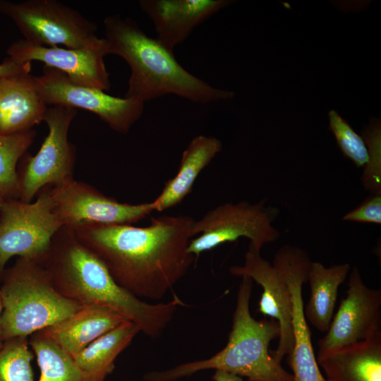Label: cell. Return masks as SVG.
I'll return each instance as SVG.
<instances>
[{"label": "cell", "instance_id": "cell-1", "mask_svg": "<svg viewBox=\"0 0 381 381\" xmlns=\"http://www.w3.org/2000/svg\"><path fill=\"white\" fill-rule=\"evenodd\" d=\"M193 222L187 215H162L152 217L145 227L85 224L69 229L121 287L140 298L159 300L194 260L188 250Z\"/></svg>", "mask_w": 381, "mask_h": 381}, {"label": "cell", "instance_id": "cell-2", "mask_svg": "<svg viewBox=\"0 0 381 381\" xmlns=\"http://www.w3.org/2000/svg\"><path fill=\"white\" fill-rule=\"evenodd\" d=\"M41 263L62 296L82 305L109 308L151 338L162 334L182 304L177 297L151 304L134 296L116 283L103 262L66 226L54 236Z\"/></svg>", "mask_w": 381, "mask_h": 381}, {"label": "cell", "instance_id": "cell-3", "mask_svg": "<svg viewBox=\"0 0 381 381\" xmlns=\"http://www.w3.org/2000/svg\"><path fill=\"white\" fill-rule=\"evenodd\" d=\"M104 28L109 54L121 57L131 69L124 97L144 104L167 95L198 104L234 97V92L214 87L189 73L174 52L147 35L133 20L109 15Z\"/></svg>", "mask_w": 381, "mask_h": 381}, {"label": "cell", "instance_id": "cell-4", "mask_svg": "<svg viewBox=\"0 0 381 381\" xmlns=\"http://www.w3.org/2000/svg\"><path fill=\"white\" fill-rule=\"evenodd\" d=\"M241 278L226 345L207 359L149 372L144 375L145 380L175 381L201 370H214L246 377L248 381H293L292 374L269 352L271 341L279 338V324L272 318L258 320L252 317L249 303L253 281L248 277Z\"/></svg>", "mask_w": 381, "mask_h": 381}, {"label": "cell", "instance_id": "cell-5", "mask_svg": "<svg viewBox=\"0 0 381 381\" xmlns=\"http://www.w3.org/2000/svg\"><path fill=\"white\" fill-rule=\"evenodd\" d=\"M4 341L27 337L67 318L82 306L62 296L44 265L18 258L0 274Z\"/></svg>", "mask_w": 381, "mask_h": 381}, {"label": "cell", "instance_id": "cell-6", "mask_svg": "<svg viewBox=\"0 0 381 381\" xmlns=\"http://www.w3.org/2000/svg\"><path fill=\"white\" fill-rule=\"evenodd\" d=\"M0 13L16 25L24 40L45 47L80 49L99 44L96 25L56 0L0 1Z\"/></svg>", "mask_w": 381, "mask_h": 381}, {"label": "cell", "instance_id": "cell-7", "mask_svg": "<svg viewBox=\"0 0 381 381\" xmlns=\"http://www.w3.org/2000/svg\"><path fill=\"white\" fill-rule=\"evenodd\" d=\"M62 226L47 187L35 202L4 200L0 208V274L15 256L42 262Z\"/></svg>", "mask_w": 381, "mask_h": 381}, {"label": "cell", "instance_id": "cell-8", "mask_svg": "<svg viewBox=\"0 0 381 381\" xmlns=\"http://www.w3.org/2000/svg\"><path fill=\"white\" fill-rule=\"evenodd\" d=\"M266 200L251 204L241 201L226 202L208 211L192 226L188 252L199 255L218 246L236 241L241 237L249 239V248L260 252L267 243L274 242L279 232L272 225L279 211L266 205Z\"/></svg>", "mask_w": 381, "mask_h": 381}, {"label": "cell", "instance_id": "cell-9", "mask_svg": "<svg viewBox=\"0 0 381 381\" xmlns=\"http://www.w3.org/2000/svg\"><path fill=\"white\" fill-rule=\"evenodd\" d=\"M76 113V109L70 107H48L44 119L48 134L37 154L25 153L17 169L19 200L30 202L44 188L57 187L73 179L75 150L68 135Z\"/></svg>", "mask_w": 381, "mask_h": 381}, {"label": "cell", "instance_id": "cell-10", "mask_svg": "<svg viewBox=\"0 0 381 381\" xmlns=\"http://www.w3.org/2000/svg\"><path fill=\"white\" fill-rule=\"evenodd\" d=\"M35 87L48 106L82 109L96 114L114 131L126 134L141 117L145 104L111 96L105 91L78 85L54 68L44 66L34 75Z\"/></svg>", "mask_w": 381, "mask_h": 381}, {"label": "cell", "instance_id": "cell-11", "mask_svg": "<svg viewBox=\"0 0 381 381\" xmlns=\"http://www.w3.org/2000/svg\"><path fill=\"white\" fill-rule=\"evenodd\" d=\"M49 192L62 226L68 228L85 224H132L154 211L152 202H120L74 179L49 188Z\"/></svg>", "mask_w": 381, "mask_h": 381}, {"label": "cell", "instance_id": "cell-12", "mask_svg": "<svg viewBox=\"0 0 381 381\" xmlns=\"http://www.w3.org/2000/svg\"><path fill=\"white\" fill-rule=\"evenodd\" d=\"M311 262L303 249L285 245L275 253L272 263L287 284L291 295L294 345L287 356V363L293 372V381H328L318 363L303 312L302 289L308 281Z\"/></svg>", "mask_w": 381, "mask_h": 381}, {"label": "cell", "instance_id": "cell-13", "mask_svg": "<svg viewBox=\"0 0 381 381\" xmlns=\"http://www.w3.org/2000/svg\"><path fill=\"white\" fill-rule=\"evenodd\" d=\"M346 296L318 341L317 357L327 355L381 333V291L368 287L356 267L349 272Z\"/></svg>", "mask_w": 381, "mask_h": 381}, {"label": "cell", "instance_id": "cell-14", "mask_svg": "<svg viewBox=\"0 0 381 381\" xmlns=\"http://www.w3.org/2000/svg\"><path fill=\"white\" fill-rule=\"evenodd\" d=\"M8 57L20 63L41 61L44 66L65 73L74 83L108 91L111 83L104 64L109 54L107 44L80 49L45 47L31 44L23 39L12 43L7 49Z\"/></svg>", "mask_w": 381, "mask_h": 381}, {"label": "cell", "instance_id": "cell-15", "mask_svg": "<svg viewBox=\"0 0 381 381\" xmlns=\"http://www.w3.org/2000/svg\"><path fill=\"white\" fill-rule=\"evenodd\" d=\"M229 272L236 277H248L262 286L258 311L279 324V342L271 355L281 363L290 355L294 345L293 303L287 284L273 264L264 259L260 252L249 248L244 264L231 267Z\"/></svg>", "mask_w": 381, "mask_h": 381}, {"label": "cell", "instance_id": "cell-16", "mask_svg": "<svg viewBox=\"0 0 381 381\" xmlns=\"http://www.w3.org/2000/svg\"><path fill=\"white\" fill-rule=\"evenodd\" d=\"M231 2L229 0H141L139 6L152 20L156 39L174 52L196 27Z\"/></svg>", "mask_w": 381, "mask_h": 381}, {"label": "cell", "instance_id": "cell-17", "mask_svg": "<svg viewBox=\"0 0 381 381\" xmlns=\"http://www.w3.org/2000/svg\"><path fill=\"white\" fill-rule=\"evenodd\" d=\"M47 108L30 73L0 78V133L32 129L44 121Z\"/></svg>", "mask_w": 381, "mask_h": 381}, {"label": "cell", "instance_id": "cell-18", "mask_svg": "<svg viewBox=\"0 0 381 381\" xmlns=\"http://www.w3.org/2000/svg\"><path fill=\"white\" fill-rule=\"evenodd\" d=\"M128 320L97 305H82L67 318L42 330L72 357L93 341Z\"/></svg>", "mask_w": 381, "mask_h": 381}, {"label": "cell", "instance_id": "cell-19", "mask_svg": "<svg viewBox=\"0 0 381 381\" xmlns=\"http://www.w3.org/2000/svg\"><path fill=\"white\" fill-rule=\"evenodd\" d=\"M316 358L328 381H381V333Z\"/></svg>", "mask_w": 381, "mask_h": 381}, {"label": "cell", "instance_id": "cell-20", "mask_svg": "<svg viewBox=\"0 0 381 381\" xmlns=\"http://www.w3.org/2000/svg\"><path fill=\"white\" fill-rule=\"evenodd\" d=\"M222 148L221 141L214 137L199 135L193 138L183 152L176 174L167 181L160 194L152 201L154 211H164L179 204Z\"/></svg>", "mask_w": 381, "mask_h": 381}, {"label": "cell", "instance_id": "cell-21", "mask_svg": "<svg viewBox=\"0 0 381 381\" xmlns=\"http://www.w3.org/2000/svg\"><path fill=\"white\" fill-rule=\"evenodd\" d=\"M348 263L329 267L319 262L310 266L308 281L310 297L303 308L306 319L318 330L326 332L334 314L339 286L350 272Z\"/></svg>", "mask_w": 381, "mask_h": 381}, {"label": "cell", "instance_id": "cell-22", "mask_svg": "<svg viewBox=\"0 0 381 381\" xmlns=\"http://www.w3.org/2000/svg\"><path fill=\"white\" fill-rule=\"evenodd\" d=\"M140 332L135 323L126 320L73 356L83 381H104L112 373L117 356Z\"/></svg>", "mask_w": 381, "mask_h": 381}, {"label": "cell", "instance_id": "cell-23", "mask_svg": "<svg viewBox=\"0 0 381 381\" xmlns=\"http://www.w3.org/2000/svg\"><path fill=\"white\" fill-rule=\"evenodd\" d=\"M29 344L40 370L38 381H83L73 357L42 330L30 335Z\"/></svg>", "mask_w": 381, "mask_h": 381}, {"label": "cell", "instance_id": "cell-24", "mask_svg": "<svg viewBox=\"0 0 381 381\" xmlns=\"http://www.w3.org/2000/svg\"><path fill=\"white\" fill-rule=\"evenodd\" d=\"M34 129L13 133H0V192L4 200L19 199L18 164L33 143Z\"/></svg>", "mask_w": 381, "mask_h": 381}, {"label": "cell", "instance_id": "cell-25", "mask_svg": "<svg viewBox=\"0 0 381 381\" xmlns=\"http://www.w3.org/2000/svg\"><path fill=\"white\" fill-rule=\"evenodd\" d=\"M32 358L27 337L4 341L0 349V381H35Z\"/></svg>", "mask_w": 381, "mask_h": 381}, {"label": "cell", "instance_id": "cell-26", "mask_svg": "<svg viewBox=\"0 0 381 381\" xmlns=\"http://www.w3.org/2000/svg\"><path fill=\"white\" fill-rule=\"evenodd\" d=\"M329 129L334 135L343 155L357 167H365L369 160L364 139L335 110L329 111Z\"/></svg>", "mask_w": 381, "mask_h": 381}, {"label": "cell", "instance_id": "cell-27", "mask_svg": "<svg viewBox=\"0 0 381 381\" xmlns=\"http://www.w3.org/2000/svg\"><path fill=\"white\" fill-rule=\"evenodd\" d=\"M364 140L368 145L369 160L365 166L363 184L373 194H381L380 181V121L373 119L363 132Z\"/></svg>", "mask_w": 381, "mask_h": 381}, {"label": "cell", "instance_id": "cell-28", "mask_svg": "<svg viewBox=\"0 0 381 381\" xmlns=\"http://www.w3.org/2000/svg\"><path fill=\"white\" fill-rule=\"evenodd\" d=\"M344 221L381 224V194H373L369 198L344 217Z\"/></svg>", "mask_w": 381, "mask_h": 381}, {"label": "cell", "instance_id": "cell-29", "mask_svg": "<svg viewBox=\"0 0 381 381\" xmlns=\"http://www.w3.org/2000/svg\"><path fill=\"white\" fill-rule=\"evenodd\" d=\"M31 63H20L6 58L0 64V78L19 73H30Z\"/></svg>", "mask_w": 381, "mask_h": 381}, {"label": "cell", "instance_id": "cell-30", "mask_svg": "<svg viewBox=\"0 0 381 381\" xmlns=\"http://www.w3.org/2000/svg\"><path fill=\"white\" fill-rule=\"evenodd\" d=\"M213 381H248L238 375L222 370H214L212 376Z\"/></svg>", "mask_w": 381, "mask_h": 381}, {"label": "cell", "instance_id": "cell-31", "mask_svg": "<svg viewBox=\"0 0 381 381\" xmlns=\"http://www.w3.org/2000/svg\"><path fill=\"white\" fill-rule=\"evenodd\" d=\"M1 313H2V305H1V296H0V349L3 345L4 340L2 339V334H1Z\"/></svg>", "mask_w": 381, "mask_h": 381}, {"label": "cell", "instance_id": "cell-32", "mask_svg": "<svg viewBox=\"0 0 381 381\" xmlns=\"http://www.w3.org/2000/svg\"><path fill=\"white\" fill-rule=\"evenodd\" d=\"M4 198L2 194H1V192H0V208H1V205H2L3 202H4Z\"/></svg>", "mask_w": 381, "mask_h": 381}]
</instances>
